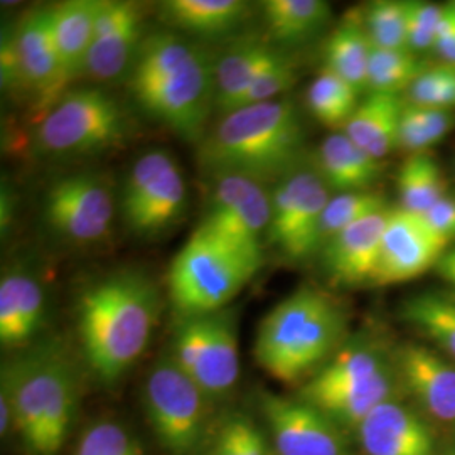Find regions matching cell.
Returning <instances> with one entry per match:
<instances>
[{"mask_svg": "<svg viewBox=\"0 0 455 455\" xmlns=\"http://www.w3.org/2000/svg\"><path fill=\"white\" fill-rule=\"evenodd\" d=\"M131 122L125 108L103 90H68L37 127L39 147L60 157L92 156L125 142Z\"/></svg>", "mask_w": 455, "mask_h": 455, "instance_id": "cell-9", "label": "cell"}, {"mask_svg": "<svg viewBox=\"0 0 455 455\" xmlns=\"http://www.w3.org/2000/svg\"><path fill=\"white\" fill-rule=\"evenodd\" d=\"M255 275V268L197 227L171 263L167 285L180 317L197 315L228 307Z\"/></svg>", "mask_w": 455, "mask_h": 455, "instance_id": "cell-8", "label": "cell"}, {"mask_svg": "<svg viewBox=\"0 0 455 455\" xmlns=\"http://www.w3.org/2000/svg\"><path fill=\"white\" fill-rule=\"evenodd\" d=\"M287 58L260 39H250L229 49L214 68V107L221 115L235 108L248 86L261 73Z\"/></svg>", "mask_w": 455, "mask_h": 455, "instance_id": "cell-23", "label": "cell"}, {"mask_svg": "<svg viewBox=\"0 0 455 455\" xmlns=\"http://www.w3.org/2000/svg\"><path fill=\"white\" fill-rule=\"evenodd\" d=\"M44 323V292L37 278L14 268L0 278V342L2 347H22Z\"/></svg>", "mask_w": 455, "mask_h": 455, "instance_id": "cell-22", "label": "cell"}, {"mask_svg": "<svg viewBox=\"0 0 455 455\" xmlns=\"http://www.w3.org/2000/svg\"><path fill=\"white\" fill-rule=\"evenodd\" d=\"M203 455H276L261 423L243 411L220 417Z\"/></svg>", "mask_w": 455, "mask_h": 455, "instance_id": "cell-32", "label": "cell"}, {"mask_svg": "<svg viewBox=\"0 0 455 455\" xmlns=\"http://www.w3.org/2000/svg\"><path fill=\"white\" fill-rule=\"evenodd\" d=\"M445 5L432 2H407V39L411 52L432 51Z\"/></svg>", "mask_w": 455, "mask_h": 455, "instance_id": "cell-40", "label": "cell"}, {"mask_svg": "<svg viewBox=\"0 0 455 455\" xmlns=\"http://www.w3.org/2000/svg\"><path fill=\"white\" fill-rule=\"evenodd\" d=\"M214 68L212 56L188 37L148 34L129 69V90L152 120L199 144L214 107Z\"/></svg>", "mask_w": 455, "mask_h": 455, "instance_id": "cell-1", "label": "cell"}, {"mask_svg": "<svg viewBox=\"0 0 455 455\" xmlns=\"http://www.w3.org/2000/svg\"><path fill=\"white\" fill-rule=\"evenodd\" d=\"M361 20L373 48L410 51L407 39V2H373L366 7Z\"/></svg>", "mask_w": 455, "mask_h": 455, "instance_id": "cell-37", "label": "cell"}, {"mask_svg": "<svg viewBox=\"0 0 455 455\" xmlns=\"http://www.w3.org/2000/svg\"><path fill=\"white\" fill-rule=\"evenodd\" d=\"M447 246L427 227L422 216L402 208L390 210L373 285H396L423 275L427 270L435 268Z\"/></svg>", "mask_w": 455, "mask_h": 455, "instance_id": "cell-16", "label": "cell"}, {"mask_svg": "<svg viewBox=\"0 0 455 455\" xmlns=\"http://www.w3.org/2000/svg\"><path fill=\"white\" fill-rule=\"evenodd\" d=\"M425 66L411 51H387L371 46L368 90L370 93H405Z\"/></svg>", "mask_w": 455, "mask_h": 455, "instance_id": "cell-35", "label": "cell"}, {"mask_svg": "<svg viewBox=\"0 0 455 455\" xmlns=\"http://www.w3.org/2000/svg\"><path fill=\"white\" fill-rule=\"evenodd\" d=\"M400 374L381 347L371 342L342 346L324 368L306 381L297 398L321 410L342 430H359L376 408L396 400Z\"/></svg>", "mask_w": 455, "mask_h": 455, "instance_id": "cell-6", "label": "cell"}, {"mask_svg": "<svg viewBox=\"0 0 455 455\" xmlns=\"http://www.w3.org/2000/svg\"><path fill=\"white\" fill-rule=\"evenodd\" d=\"M455 115L452 110L423 108L405 103L400 120L398 147L413 154H425L437 146L454 131Z\"/></svg>", "mask_w": 455, "mask_h": 455, "instance_id": "cell-34", "label": "cell"}, {"mask_svg": "<svg viewBox=\"0 0 455 455\" xmlns=\"http://www.w3.org/2000/svg\"><path fill=\"white\" fill-rule=\"evenodd\" d=\"M405 103L415 107L452 110L455 107L454 66L425 68L405 92Z\"/></svg>", "mask_w": 455, "mask_h": 455, "instance_id": "cell-38", "label": "cell"}, {"mask_svg": "<svg viewBox=\"0 0 455 455\" xmlns=\"http://www.w3.org/2000/svg\"><path fill=\"white\" fill-rule=\"evenodd\" d=\"M270 216L272 195L265 184L243 176H218L199 228L259 272Z\"/></svg>", "mask_w": 455, "mask_h": 455, "instance_id": "cell-12", "label": "cell"}, {"mask_svg": "<svg viewBox=\"0 0 455 455\" xmlns=\"http://www.w3.org/2000/svg\"><path fill=\"white\" fill-rule=\"evenodd\" d=\"M400 317L455 361V293L423 291L400 302Z\"/></svg>", "mask_w": 455, "mask_h": 455, "instance_id": "cell-29", "label": "cell"}, {"mask_svg": "<svg viewBox=\"0 0 455 455\" xmlns=\"http://www.w3.org/2000/svg\"><path fill=\"white\" fill-rule=\"evenodd\" d=\"M142 7L129 0H100L93 41L84 75L93 82L122 76L144 41Z\"/></svg>", "mask_w": 455, "mask_h": 455, "instance_id": "cell-17", "label": "cell"}, {"mask_svg": "<svg viewBox=\"0 0 455 455\" xmlns=\"http://www.w3.org/2000/svg\"><path fill=\"white\" fill-rule=\"evenodd\" d=\"M390 208L342 229L323 246L329 278L342 287L373 285Z\"/></svg>", "mask_w": 455, "mask_h": 455, "instance_id": "cell-19", "label": "cell"}, {"mask_svg": "<svg viewBox=\"0 0 455 455\" xmlns=\"http://www.w3.org/2000/svg\"><path fill=\"white\" fill-rule=\"evenodd\" d=\"M73 455L147 454L124 425L115 420H100L83 432Z\"/></svg>", "mask_w": 455, "mask_h": 455, "instance_id": "cell-39", "label": "cell"}, {"mask_svg": "<svg viewBox=\"0 0 455 455\" xmlns=\"http://www.w3.org/2000/svg\"><path fill=\"white\" fill-rule=\"evenodd\" d=\"M169 356L212 396L223 400L240 378V344L236 312L229 307L180 315Z\"/></svg>", "mask_w": 455, "mask_h": 455, "instance_id": "cell-10", "label": "cell"}, {"mask_svg": "<svg viewBox=\"0 0 455 455\" xmlns=\"http://www.w3.org/2000/svg\"><path fill=\"white\" fill-rule=\"evenodd\" d=\"M44 223L69 243L101 242L112 229L115 199L108 180L80 172L56 180L44 196Z\"/></svg>", "mask_w": 455, "mask_h": 455, "instance_id": "cell-14", "label": "cell"}, {"mask_svg": "<svg viewBox=\"0 0 455 455\" xmlns=\"http://www.w3.org/2000/svg\"><path fill=\"white\" fill-rule=\"evenodd\" d=\"M98 9L100 0H68L51 7L52 33L69 83L84 75Z\"/></svg>", "mask_w": 455, "mask_h": 455, "instance_id": "cell-26", "label": "cell"}, {"mask_svg": "<svg viewBox=\"0 0 455 455\" xmlns=\"http://www.w3.org/2000/svg\"><path fill=\"white\" fill-rule=\"evenodd\" d=\"M449 455H455V451H454V452H451V454H449Z\"/></svg>", "mask_w": 455, "mask_h": 455, "instance_id": "cell-46", "label": "cell"}, {"mask_svg": "<svg viewBox=\"0 0 455 455\" xmlns=\"http://www.w3.org/2000/svg\"><path fill=\"white\" fill-rule=\"evenodd\" d=\"M315 171L329 191L355 193L370 191L379 180L383 165L359 148L346 133H332L319 147Z\"/></svg>", "mask_w": 455, "mask_h": 455, "instance_id": "cell-25", "label": "cell"}, {"mask_svg": "<svg viewBox=\"0 0 455 455\" xmlns=\"http://www.w3.org/2000/svg\"><path fill=\"white\" fill-rule=\"evenodd\" d=\"M402 210L422 216L447 195V180L437 161L425 154H413L402 164L396 178Z\"/></svg>", "mask_w": 455, "mask_h": 455, "instance_id": "cell-31", "label": "cell"}, {"mask_svg": "<svg viewBox=\"0 0 455 455\" xmlns=\"http://www.w3.org/2000/svg\"><path fill=\"white\" fill-rule=\"evenodd\" d=\"M0 82L7 92H26L20 56L17 48L16 28H7L0 43Z\"/></svg>", "mask_w": 455, "mask_h": 455, "instance_id": "cell-42", "label": "cell"}, {"mask_svg": "<svg viewBox=\"0 0 455 455\" xmlns=\"http://www.w3.org/2000/svg\"><path fill=\"white\" fill-rule=\"evenodd\" d=\"M371 43L363 20L346 19L325 44V68L349 83L358 93L368 90Z\"/></svg>", "mask_w": 455, "mask_h": 455, "instance_id": "cell-30", "label": "cell"}, {"mask_svg": "<svg viewBox=\"0 0 455 455\" xmlns=\"http://www.w3.org/2000/svg\"><path fill=\"white\" fill-rule=\"evenodd\" d=\"M359 93L324 68L307 90V107L315 120L329 129H344L358 108Z\"/></svg>", "mask_w": 455, "mask_h": 455, "instance_id": "cell-33", "label": "cell"}, {"mask_svg": "<svg viewBox=\"0 0 455 455\" xmlns=\"http://www.w3.org/2000/svg\"><path fill=\"white\" fill-rule=\"evenodd\" d=\"M267 243L291 261L306 260L321 250V221L331 199L317 171L297 167L276 182Z\"/></svg>", "mask_w": 455, "mask_h": 455, "instance_id": "cell-13", "label": "cell"}, {"mask_svg": "<svg viewBox=\"0 0 455 455\" xmlns=\"http://www.w3.org/2000/svg\"><path fill=\"white\" fill-rule=\"evenodd\" d=\"M248 14L243 0H167L161 16L174 29L196 37H223L235 31Z\"/></svg>", "mask_w": 455, "mask_h": 455, "instance_id": "cell-27", "label": "cell"}, {"mask_svg": "<svg viewBox=\"0 0 455 455\" xmlns=\"http://www.w3.org/2000/svg\"><path fill=\"white\" fill-rule=\"evenodd\" d=\"M403 107L405 101L398 95L370 93L359 101L344 133L376 161H383L398 147Z\"/></svg>", "mask_w": 455, "mask_h": 455, "instance_id": "cell-24", "label": "cell"}, {"mask_svg": "<svg viewBox=\"0 0 455 455\" xmlns=\"http://www.w3.org/2000/svg\"><path fill=\"white\" fill-rule=\"evenodd\" d=\"M432 51L442 60V65L455 68V2L447 4L443 9V17L440 20L437 39Z\"/></svg>", "mask_w": 455, "mask_h": 455, "instance_id": "cell-44", "label": "cell"}, {"mask_svg": "<svg viewBox=\"0 0 455 455\" xmlns=\"http://www.w3.org/2000/svg\"><path fill=\"white\" fill-rule=\"evenodd\" d=\"M16 37L26 92L46 114L69 86L52 33L51 7L22 17L16 26Z\"/></svg>", "mask_w": 455, "mask_h": 455, "instance_id": "cell-18", "label": "cell"}, {"mask_svg": "<svg viewBox=\"0 0 455 455\" xmlns=\"http://www.w3.org/2000/svg\"><path fill=\"white\" fill-rule=\"evenodd\" d=\"M346 312L332 295L302 285L261 319L255 359L285 385H304L344 346Z\"/></svg>", "mask_w": 455, "mask_h": 455, "instance_id": "cell-5", "label": "cell"}, {"mask_svg": "<svg viewBox=\"0 0 455 455\" xmlns=\"http://www.w3.org/2000/svg\"><path fill=\"white\" fill-rule=\"evenodd\" d=\"M259 407L276 455H351L341 427L307 402L265 391Z\"/></svg>", "mask_w": 455, "mask_h": 455, "instance_id": "cell-15", "label": "cell"}, {"mask_svg": "<svg viewBox=\"0 0 455 455\" xmlns=\"http://www.w3.org/2000/svg\"><path fill=\"white\" fill-rule=\"evenodd\" d=\"M159 309L156 283L133 268L116 270L83 291L78 334L84 361L100 381L116 383L142 356Z\"/></svg>", "mask_w": 455, "mask_h": 455, "instance_id": "cell-3", "label": "cell"}, {"mask_svg": "<svg viewBox=\"0 0 455 455\" xmlns=\"http://www.w3.org/2000/svg\"><path fill=\"white\" fill-rule=\"evenodd\" d=\"M388 210L387 199L374 191H355L331 196L321 221V250L331 238L374 212Z\"/></svg>", "mask_w": 455, "mask_h": 455, "instance_id": "cell-36", "label": "cell"}, {"mask_svg": "<svg viewBox=\"0 0 455 455\" xmlns=\"http://www.w3.org/2000/svg\"><path fill=\"white\" fill-rule=\"evenodd\" d=\"M186 208L188 186L174 157L161 148L142 154L132 165L120 197L127 228L140 238H156L176 227Z\"/></svg>", "mask_w": 455, "mask_h": 455, "instance_id": "cell-11", "label": "cell"}, {"mask_svg": "<svg viewBox=\"0 0 455 455\" xmlns=\"http://www.w3.org/2000/svg\"><path fill=\"white\" fill-rule=\"evenodd\" d=\"M422 218L442 242L449 244L455 240V196H443Z\"/></svg>", "mask_w": 455, "mask_h": 455, "instance_id": "cell-43", "label": "cell"}, {"mask_svg": "<svg viewBox=\"0 0 455 455\" xmlns=\"http://www.w3.org/2000/svg\"><path fill=\"white\" fill-rule=\"evenodd\" d=\"M147 422L167 455H203L218 423L216 402L165 355L147 374Z\"/></svg>", "mask_w": 455, "mask_h": 455, "instance_id": "cell-7", "label": "cell"}, {"mask_svg": "<svg viewBox=\"0 0 455 455\" xmlns=\"http://www.w3.org/2000/svg\"><path fill=\"white\" fill-rule=\"evenodd\" d=\"M358 432L366 455H435V440L428 425L396 400L376 408Z\"/></svg>", "mask_w": 455, "mask_h": 455, "instance_id": "cell-21", "label": "cell"}, {"mask_svg": "<svg viewBox=\"0 0 455 455\" xmlns=\"http://www.w3.org/2000/svg\"><path fill=\"white\" fill-rule=\"evenodd\" d=\"M435 272L443 282L451 285L452 292L455 293V246L440 257L439 263L435 265Z\"/></svg>", "mask_w": 455, "mask_h": 455, "instance_id": "cell-45", "label": "cell"}, {"mask_svg": "<svg viewBox=\"0 0 455 455\" xmlns=\"http://www.w3.org/2000/svg\"><path fill=\"white\" fill-rule=\"evenodd\" d=\"M0 402L26 455H58L80 407V376L61 344L43 342L2 364Z\"/></svg>", "mask_w": 455, "mask_h": 455, "instance_id": "cell-2", "label": "cell"}, {"mask_svg": "<svg viewBox=\"0 0 455 455\" xmlns=\"http://www.w3.org/2000/svg\"><path fill=\"white\" fill-rule=\"evenodd\" d=\"M395 364L400 383L417 400L425 413L439 422H455V364L434 349L405 344Z\"/></svg>", "mask_w": 455, "mask_h": 455, "instance_id": "cell-20", "label": "cell"}, {"mask_svg": "<svg viewBox=\"0 0 455 455\" xmlns=\"http://www.w3.org/2000/svg\"><path fill=\"white\" fill-rule=\"evenodd\" d=\"M293 82H295V69H293L292 61L289 58H283L280 63L261 73L260 76L248 86V90L236 101L233 110L283 98L282 95L292 86Z\"/></svg>", "mask_w": 455, "mask_h": 455, "instance_id": "cell-41", "label": "cell"}, {"mask_svg": "<svg viewBox=\"0 0 455 455\" xmlns=\"http://www.w3.org/2000/svg\"><path fill=\"white\" fill-rule=\"evenodd\" d=\"M304 127L287 98L228 112L199 142V164L218 176H243L261 184L278 182L300 167Z\"/></svg>", "mask_w": 455, "mask_h": 455, "instance_id": "cell-4", "label": "cell"}, {"mask_svg": "<svg viewBox=\"0 0 455 455\" xmlns=\"http://www.w3.org/2000/svg\"><path fill=\"white\" fill-rule=\"evenodd\" d=\"M261 7L270 37L287 46L307 43L331 19L325 0H267Z\"/></svg>", "mask_w": 455, "mask_h": 455, "instance_id": "cell-28", "label": "cell"}]
</instances>
